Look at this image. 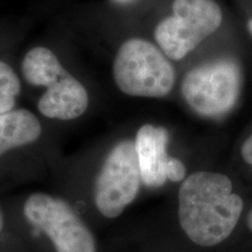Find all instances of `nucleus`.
Returning <instances> with one entry per match:
<instances>
[{
	"label": "nucleus",
	"instance_id": "6",
	"mask_svg": "<svg viewBox=\"0 0 252 252\" xmlns=\"http://www.w3.org/2000/svg\"><path fill=\"white\" fill-rule=\"evenodd\" d=\"M141 185L134 140L119 141L106 156L94 182L96 208L106 219L121 216L138 196Z\"/></svg>",
	"mask_w": 252,
	"mask_h": 252
},
{
	"label": "nucleus",
	"instance_id": "9",
	"mask_svg": "<svg viewBox=\"0 0 252 252\" xmlns=\"http://www.w3.org/2000/svg\"><path fill=\"white\" fill-rule=\"evenodd\" d=\"M41 124L27 110H12L0 116V156L39 139Z\"/></svg>",
	"mask_w": 252,
	"mask_h": 252
},
{
	"label": "nucleus",
	"instance_id": "14",
	"mask_svg": "<svg viewBox=\"0 0 252 252\" xmlns=\"http://www.w3.org/2000/svg\"><path fill=\"white\" fill-rule=\"evenodd\" d=\"M2 229H4V216H2L1 210H0V232L2 231Z\"/></svg>",
	"mask_w": 252,
	"mask_h": 252
},
{
	"label": "nucleus",
	"instance_id": "13",
	"mask_svg": "<svg viewBox=\"0 0 252 252\" xmlns=\"http://www.w3.org/2000/svg\"><path fill=\"white\" fill-rule=\"evenodd\" d=\"M247 30L248 33L250 34V36L252 37V17L247 21Z\"/></svg>",
	"mask_w": 252,
	"mask_h": 252
},
{
	"label": "nucleus",
	"instance_id": "5",
	"mask_svg": "<svg viewBox=\"0 0 252 252\" xmlns=\"http://www.w3.org/2000/svg\"><path fill=\"white\" fill-rule=\"evenodd\" d=\"M24 215L48 237L56 252H97L93 232L67 201L32 194L24 204Z\"/></svg>",
	"mask_w": 252,
	"mask_h": 252
},
{
	"label": "nucleus",
	"instance_id": "10",
	"mask_svg": "<svg viewBox=\"0 0 252 252\" xmlns=\"http://www.w3.org/2000/svg\"><path fill=\"white\" fill-rule=\"evenodd\" d=\"M19 93L20 81L18 76L8 64L0 61V116L12 111Z\"/></svg>",
	"mask_w": 252,
	"mask_h": 252
},
{
	"label": "nucleus",
	"instance_id": "8",
	"mask_svg": "<svg viewBox=\"0 0 252 252\" xmlns=\"http://www.w3.org/2000/svg\"><path fill=\"white\" fill-rule=\"evenodd\" d=\"M48 90L41 96L37 109L43 116L60 121L78 118L89 106V94L83 84L63 70L46 83Z\"/></svg>",
	"mask_w": 252,
	"mask_h": 252
},
{
	"label": "nucleus",
	"instance_id": "7",
	"mask_svg": "<svg viewBox=\"0 0 252 252\" xmlns=\"http://www.w3.org/2000/svg\"><path fill=\"white\" fill-rule=\"evenodd\" d=\"M169 133L166 127L145 124L134 139L141 181L149 188L162 187L167 181L182 182L187 176L185 163L168 153Z\"/></svg>",
	"mask_w": 252,
	"mask_h": 252
},
{
	"label": "nucleus",
	"instance_id": "2",
	"mask_svg": "<svg viewBox=\"0 0 252 252\" xmlns=\"http://www.w3.org/2000/svg\"><path fill=\"white\" fill-rule=\"evenodd\" d=\"M243 67L235 56L220 54L195 63L178 82L187 108L198 117L219 119L229 115L243 93Z\"/></svg>",
	"mask_w": 252,
	"mask_h": 252
},
{
	"label": "nucleus",
	"instance_id": "1",
	"mask_svg": "<svg viewBox=\"0 0 252 252\" xmlns=\"http://www.w3.org/2000/svg\"><path fill=\"white\" fill-rule=\"evenodd\" d=\"M244 209L228 175L196 171L178 191V217L186 236L200 247H215L232 234Z\"/></svg>",
	"mask_w": 252,
	"mask_h": 252
},
{
	"label": "nucleus",
	"instance_id": "12",
	"mask_svg": "<svg viewBox=\"0 0 252 252\" xmlns=\"http://www.w3.org/2000/svg\"><path fill=\"white\" fill-rule=\"evenodd\" d=\"M247 224H248V228L250 229V231L252 232V209L249 212L248 214V219H247Z\"/></svg>",
	"mask_w": 252,
	"mask_h": 252
},
{
	"label": "nucleus",
	"instance_id": "4",
	"mask_svg": "<svg viewBox=\"0 0 252 252\" xmlns=\"http://www.w3.org/2000/svg\"><path fill=\"white\" fill-rule=\"evenodd\" d=\"M223 23L224 12L216 0H173L171 14L154 28V41L171 61L182 62Z\"/></svg>",
	"mask_w": 252,
	"mask_h": 252
},
{
	"label": "nucleus",
	"instance_id": "11",
	"mask_svg": "<svg viewBox=\"0 0 252 252\" xmlns=\"http://www.w3.org/2000/svg\"><path fill=\"white\" fill-rule=\"evenodd\" d=\"M241 157L244 162L250 166L252 171V132L243 140L241 146Z\"/></svg>",
	"mask_w": 252,
	"mask_h": 252
},
{
	"label": "nucleus",
	"instance_id": "15",
	"mask_svg": "<svg viewBox=\"0 0 252 252\" xmlns=\"http://www.w3.org/2000/svg\"><path fill=\"white\" fill-rule=\"evenodd\" d=\"M112 1L119 2V4H122V2H128V1H131V0H112Z\"/></svg>",
	"mask_w": 252,
	"mask_h": 252
},
{
	"label": "nucleus",
	"instance_id": "3",
	"mask_svg": "<svg viewBox=\"0 0 252 252\" xmlns=\"http://www.w3.org/2000/svg\"><path fill=\"white\" fill-rule=\"evenodd\" d=\"M116 86L123 94L141 98H165L178 86V71L156 42L144 37L125 40L112 64Z\"/></svg>",
	"mask_w": 252,
	"mask_h": 252
}]
</instances>
